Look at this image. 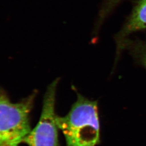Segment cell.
Listing matches in <instances>:
<instances>
[{
  "label": "cell",
  "mask_w": 146,
  "mask_h": 146,
  "mask_svg": "<svg viewBox=\"0 0 146 146\" xmlns=\"http://www.w3.org/2000/svg\"><path fill=\"white\" fill-rule=\"evenodd\" d=\"M36 92L19 102H11L0 89V146H19L31 132L29 116Z\"/></svg>",
  "instance_id": "obj_2"
},
{
  "label": "cell",
  "mask_w": 146,
  "mask_h": 146,
  "mask_svg": "<svg viewBox=\"0 0 146 146\" xmlns=\"http://www.w3.org/2000/svg\"><path fill=\"white\" fill-rule=\"evenodd\" d=\"M139 60L146 69V48L140 52L139 55Z\"/></svg>",
  "instance_id": "obj_5"
},
{
  "label": "cell",
  "mask_w": 146,
  "mask_h": 146,
  "mask_svg": "<svg viewBox=\"0 0 146 146\" xmlns=\"http://www.w3.org/2000/svg\"><path fill=\"white\" fill-rule=\"evenodd\" d=\"M146 29V0H139L123 29L122 36Z\"/></svg>",
  "instance_id": "obj_4"
},
{
  "label": "cell",
  "mask_w": 146,
  "mask_h": 146,
  "mask_svg": "<svg viewBox=\"0 0 146 146\" xmlns=\"http://www.w3.org/2000/svg\"><path fill=\"white\" fill-rule=\"evenodd\" d=\"M56 122L65 137L66 146H95L100 143L98 102L78 93L68 114L56 115Z\"/></svg>",
  "instance_id": "obj_1"
},
{
  "label": "cell",
  "mask_w": 146,
  "mask_h": 146,
  "mask_svg": "<svg viewBox=\"0 0 146 146\" xmlns=\"http://www.w3.org/2000/svg\"><path fill=\"white\" fill-rule=\"evenodd\" d=\"M59 79L48 86L44 96L41 115L36 126L23 140L28 146H59L55 114L56 92Z\"/></svg>",
  "instance_id": "obj_3"
},
{
  "label": "cell",
  "mask_w": 146,
  "mask_h": 146,
  "mask_svg": "<svg viewBox=\"0 0 146 146\" xmlns=\"http://www.w3.org/2000/svg\"><path fill=\"white\" fill-rule=\"evenodd\" d=\"M121 0H108L106 9L109 11V9L113 7L117 3H118Z\"/></svg>",
  "instance_id": "obj_6"
}]
</instances>
